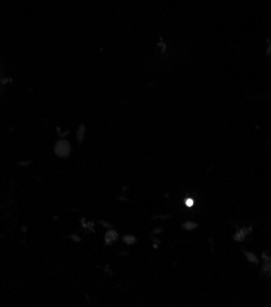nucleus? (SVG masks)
<instances>
[{
  "label": "nucleus",
  "mask_w": 271,
  "mask_h": 307,
  "mask_svg": "<svg viewBox=\"0 0 271 307\" xmlns=\"http://www.w3.org/2000/svg\"><path fill=\"white\" fill-rule=\"evenodd\" d=\"M245 255H247V257H248V258H249V259H251V261H254V262H257V258H256V257H254V255H251V253H248V252H247V253H245Z\"/></svg>",
  "instance_id": "7ed1b4c3"
},
{
  "label": "nucleus",
  "mask_w": 271,
  "mask_h": 307,
  "mask_svg": "<svg viewBox=\"0 0 271 307\" xmlns=\"http://www.w3.org/2000/svg\"><path fill=\"white\" fill-rule=\"evenodd\" d=\"M244 235H245V234H244L243 230H241V232H238L237 234H236V237H235V239H236V240H238V241H240V240H243V239H244V237H245Z\"/></svg>",
  "instance_id": "f257e3e1"
},
{
  "label": "nucleus",
  "mask_w": 271,
  "mask_h": 307,
  "mask_svg": "<svg viewBox=\"0 0 271 307\" xmlns=\"http://www.w3.org/2000/svg\"><path fill=\"white\" fill-rule=\"evenodd\" d=\"M184 228H186V229H194V228H197V224L186 223V224H184Z\"/></svg>",
  "instance_id": "f03ea898"
},
{
  "label": "nucleus",
  "mask_w": 271,
  "mask_h": 307,
  "mask_svg": "<svg viewBox=\"0 0 271 307\" xmlns=\"http://www.w3.org/2000/svg\"><path fill=\"white\" fill-rule=\"evenodd\" d=\"M187 204H188V206H192V204H193V201H191V199H188V201H187Z\"/></svg>",
  "instance_id": "20e7f679"
}]
</instances>
